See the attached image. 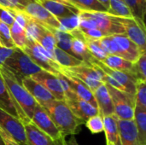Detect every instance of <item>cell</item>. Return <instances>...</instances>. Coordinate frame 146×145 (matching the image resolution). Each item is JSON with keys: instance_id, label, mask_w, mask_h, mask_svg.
<instances>
[{"instance_id": "1", "label": "cell", "mask_w": 146, "mask_h": 145, "mask_svg": "<svg viewBox=\"0 0 146 145\" xmlns=\"http://www.w3.org/2000/svg\"><path fill=\"white\" fill-rule=\"evenodd\" d=\"M0 74L15 103L19 119L23 124L30 122L37 102L7 68L0 67Z\"/></svg>"}, {"instance_id": "2", "label": "cell", "mask_w": 146, "mask_h": 145, "mask_svg": "<svg viewBox=\"0 0 146 145\" xmlns=\"http://www.w3.org/2000/svg\"><path fill=\"white\" fill-rule=\"evenodd\" d=\"M42 107L59 129L63 138L76 134L79 126L85 124L72 113L64 101L55 99Z\"/></svg>"}, {"instance_id": "3", "label": "cell", "mask_w": 146, "mask_h": 145, "mask_svg": "<svg viewBox=\"0 0 146 145\" xmlns=\"http://www.w3.org/2000/svg\"><path fill=\"white\" fill-rule=\"evenodd\" d=\"M79 30L97 29L106 36L115 34H125L122 25L117 21L116 16L108 13L80 11Z\"/></svg>"}, {"instance_id": "4", "label": "cell", "mask_w": 146, "mask_h": 145, "mask_svg": "<svg viewBox=\"0 0 146 145\" xmlns=\"http://www.w3.org/2000/svg\"><path fill=\"white\" fill-rule=\"evenodd\" d=\"M98 40L102 48L108 55L122 57L133 63L135 62L143 53H145L125 34L106 36Z\"/></svg>"}, {"instance_id": "5", "label": "cell", "mask_w": 146, "mask_h": 145, "mask_svg": "<svg viewBox=\"0 0 146 145\" xmlns=\"http://www.w3.org/2000/svg\"><path fill=\"white\" fill-rule=\"evenodd\" d=\"M21 83V80L32 77L42 69L38 67L31 58L21 49L15 47L11 56L5 62L4 65Z\"/></svg>"}, {"instance_id": "6", "label": "cell", "mask_w": 146, "mask_h": 145, "mask_svg": "<svg viewBox=\"0 0 146 145\" xmlns=\"http://www.w3.org/2000/svg\"><path fill=\"white\" fill-rule=\"evenodd\" d=\"M110 95L115 115L121 121H132L134 118L135 96L126 91L117 90L111 85L105 84Z\"/></svg>"}, {"instance_id": "7", "label": "cell", "mask_w": 146, "mask_h": 145, "mask_svg": "<svg viewBox=\"0 0 146 145\" xmlns=\"http://www.w3.org/2000/svg\"><path fill=\"white\" fill-rule=\"evenodd\" d=\"M22 50L42 70L50 72L55 75L61 73L62 68L53 60L52 56L34 40L27 38L26 46Z\"/></svg>"}, {"instance_id": "8", "label": "cell", "mask_w": 146, "mask_h": 145, "mask_svg": "<svg viewBox=\"0 0 146 145\" xmlns=\"http://www.w3.org/2000/svg\"><path fill=\"white\" fill-rule=\"evenodd\" d=\"M72 75L75 76L81 82H83L92 92L103 84V78L104 73L96 64H83L78 67L63 68Z\"/></svg>"}, {"instance_id": "9", "label": "cell", "mask_w": 146, "mask_h": 145, "mask_svg": "<svg viewBox=\"0 0 146 145\" xmlns=\"http://www.w3.org/2000/svg\"><path fill=\"white\" fill-rule=\"evenodd\" d=\"M0 129L9 134L20 145H28L25 127L21 121L0 109Z\"/></svg>"}, {"instance_id": "10", "label": "cell", "mask_w": 146, "mask_h": 145, "mask_svg": "<svg viewBox=\"0 0 146 145\" xmlns=\"http://www.w3.org/2000/svg\"><path fill=\"white\" fill-rule=\"evenodd\" d=\"M30 122H32L37 128L51 138L54 141L62 142V139L65 138L62 137L61 132L56 126L44 108L39 104H37L35 107Z\"/></svg>"}, {"instance_id": "11", "label": "cell", "mask_w": 146, "mask_h": 145, "mask_svg": "<svg viewBox=\"0 0 146 145\" xmlns=\"http://www.w3.org/2000/svg\"><path fill=\"white\" fill-rule=\"evenodd\" d=\"M64 102L67 103L72 113L84 123H86L89 118L98 115L97 108L78 97L72 91L64 94Z\"/></svg>"}, {"instance_id": "12", "label": "cell", "mask_w": 146, "mask_h": 145, "mask_svg": "<svg viewBox=\"0 0 146 145\" xmlns=\"http://www.w3.org/2000/svg\"><path fill=\"white\" fill-rule=\"evenodd\" d=\"M22 11H24L29 17L35 20L48 30L53 28L62 31L61 24L57 19L53 16L46 9H44L38 1L28 3Z\"/></svg>"}, {"instance_id": "13", "label": "cell", "mask_w": 146, "mask_h": 145, "mask_svg": "<svg viewBox=\"0 0 146 145\" xmlns=\"http://www.w3.org/2000/svg\"><path fill=\"white\" fill-rule=\"evenodd\" d=\"M117 21L122 25L125 30V35L133 41L143 52L146 50L145 29L139 25L133 18L116 16Z\"/></svg>"}, {"instance_id": "14", "label": "cell", "mask_w": 146, "mask_h": 145, "mask_svg": "<svg viewBox=\"0 0 146 145\" xmlns=\"http://www.w3.org/2000/svg\"><path fill=\"white\" fill-rule=\"evenodd\" d=\"M92 63H94L98 67H99L105 74H107L108 76H110V78L115 79L121 86L123 91H126L127 93H130V94L135 96L137 81L135 80V79L133 76H131L128 73L121 72V71H116V70L111 69L109 67H107L106 65H104L102 62H100L97 59H94L91 64H92Z\"/></svg>"}, {"instance_id": "15", "label": "cell", "mask_w": 146, "mask_h": 145, "mask_svg": "<svg viewBox=\"0 0 146 145\" xmlns=\"http://www.w3.org/2000/svg\"><path fill=\"white\" fill-rule=\"evenodd\" d=\"M31 78L44 85L53 95L56 100L64 101V92L57 75L44 70H41L40 72L33 75Z\"/></svg>"}, {"instance_id": "16", "label": "cell", "mask_w": 146, "mask_h": 145, "mask_svg": "<svg viewBox=\"0 0 146 145\" xmlns=\"http://www.w3.org/2000/svg\"><path fill=\"white\" fill-rule=\"evenodd\" d=\"M61 73L65 78V79L68 82L71 91L78 97H80V99H82L84 101H86L87 103H91L92 106L97 108V103H96V101H95V98L93 96V92L83 82H81L75 76L72 75L71 73H69L68 72L64 70L62 68Z\"/></svg>"}, {"instance_id": "17", "label": "cell", "mask_w": 146, "mask_h": 145, "mask_svg": "<svg viewBox=\"0 0 146 145\" xmlns=\"http://www.w3.org/2000/svg\"><path fill=\"white\" fill-rule=\"evenodd\" d=\"M21 84L40 106H44L48 103L55 100L53 95L44 85L35 81L31 77L23 79L21 80Z\"/></svg>"}, {"instance_id": "18", "label": "cell", "mask_w": 146, "mask_h": 145, "mask_svg": "<svg viewBox=\"0 0 146 145\" xmlns=\"http://www.w3.org/2000/svg\"><path fill=\"white\" fill-rule=\"evenodd\" d=\"M70 33L73 35L71 44V55L90 65L95 58L92 56L87 49L84 35L79 29H76Z\"/></svg>"}, {"instance_id": "19", "label": "cell", "mask_w": 146, "mask_h": 145, "mask_svg": "<svg viewBox=\"0 0 146 145\" xmlns=\"http://www.w3.org/2000/svg\"><path fill=\"white\" fill-rule=\"evenodd\" d=\"M93 96L97 103L98 114L102 117L110 116L115 115L113 103L109 93V91L104 83L99 85L94 91Z\"/></svg>"}, {"instance_id": "20", "label": "cell", "mask_w": 146, "mask_h": 145, "mask_svg": "<svg viewBox=\"0 0 146 145\" xmlns=\"http://www.w3.org/2000/svg\"><path fill=\"white\" fill-rule=\"evenodd\" d=\"M28 145H62V142L54 141L44 132L37 128L32 122L24 123Z\"/></svg>"}, {"instance_id": "21", "label": "cell", "mask_w": 146, "mask_h": 145, "mask_svg": "<svg viewBox=\"0 0 146 145\" xmlns=\"http://www.w3.org/2000/svg\"><path fill=\"white\" fill-rule=\"evenodd\" d=\"M120 145H139L138 132L133 120L121 121L117 118Z\"/></svg>"}, {"instance_id": "22", "label": "cell", "mask_w": 146, "mask_h": 145, "mask_svg": "<svg viewBox=\"0 0 146 145\" xmlns=\"http://www.w3.org/2000/svg\"><path fill=\"white\" fill-rule=\"evenodd\" d=\"M38 2L56 19L66 17L73 14H79L80 11L74 6L66 5L53 0H38Z\"/></svg>"}, {"instance_id": "23", "label": "cell", "mask_w": 146, "mask_h": 145, "mask_svg": "<svg viewBox=\"0 0 146 145\" xmlns=\"http://www.w3.org/2000/svg\"><path fill=\"white\" fill-rule=\"evenodd\" d=\"M103 122H104V132L105 133L107 143L114 145H120V136H119L117 117L115 115L103 117Z\"/></svg>"}, {"instance_id": "24", "label": "cell", "mask_w": 146, "mask_h": 145, "mask_svg": "<svg viewBox=\"0 0 146 145\" xmlns=\"http://www.w3.org/2000/svg\"><path fill=\"white\" fill-rule=\"evenodd\" d=\"M52 57L53 60L62 68H70L85 64L83 61L64 51L57 46L53 50Z\"/></svg>"}, {"instance_id": "25", "label": "cell", "mask_w": 146, "mask_h": 145, "mask_svg": "<svg viewBox=\"0 0 146 145\" xmlns=\"http://www.w3.org/2000/svg\"><path fill=\"white\" fill-rule=\"evenodd\" d=\"M128 8L134 21L146 29L145 17L146 12V0H123Z\"/></svg>"}, {"instance_id": "26", "label": "cell", "mask_w": 146, "mask_h": 145, "mask_svg": "<svg viewBox=\"0 0 146 145\" xmlns=\"http://www.w3.org/2000/svg\"><path fill=\"white\" fill-rule=\"evenodd\" d=\"M139 145H146V109L135 106L134 118Z\"/></svg>"}, {"instance_id": "27", "label": "cell", "mask_w": 146, "mask_h": 145, "mask_svg": "<svg viewBox=\"0 0 146 145\" xmlns=\"http://www.w3.org/2000/svg\"><path fill=\"white\" fill-rule=\"evenodd\" d=\"M104 65L109 67L111 69L121 71L126 73L132 75V70H133V62L127 61L126 59L114 56V55H108L107 57L102 62Z\"/></svg>"}, {"instance_id": "28", "label": "cell", "mask_w": 146, "mask_h": 145, "mask_svg": "<svg viewBox=\"0 0 146 145\" xmlns=\"http://www.w3.org/2000/svg\"><path fill=\"white\" fill-rule=\"evenodd\" d=\"M0 109L19 119V115L16 111L15 103L9 95V90L1 74H0Z\"/></svg>"}, {"instance_id": "29", "label": "cell", "mask_w": 146, "mask_h": 145, "mask_svg": "<svg viewBox=\"0 0 146 145\" xmlns=\"http://www.w3.org/2000/svg\"><path fill=\"white\" fill-rule=\"evenodd\" d=\"M69 4L80 11L107 13L108 9L98 0H68Z\"/></svg>"}, {"instance_id": "30", "label": "cell", "mask_w": 146, "mask_h": 145, "mask_svg": "<svg viewBox=\"0 0 146 145\" xmlns=\"http://www.w3.org/2000/svg\"><path fill=\"white\" fill-rule=\"evenodd\" d=\"M10 34L12 40L15 45V47L22 50L27 44V34L25 31V27L20 25L17 21H14V23L9 26Z\"/></svg>"}, {"instance_id": "31", "label": "cell", "mask_w": 146, "mask_h": 145, "mask_svg": "<svg viewBox=\"0 0 146 145\" xmlns=\"http://www.w3.org/2000/svg\"><path fill=\"white\" fill-rule=\"evenodd\" d=\"M49 31H50L55 36L56 41V46L63 50L64 51L71 54V44H72L73 35L70 32L57 30V29H53V28L49 29Z\"/></svg>"}, {"instance_id": "32", "label": "cell", "mask_w": 146, "mask_h": 145, "mask_svg": "<svg viewBox=\"0 0 146 145\" xmlns=\"http://www.w3.org/2000/svg\"><path fill=\"white\" fill-rule=\"evenodd\" d=\"M146 53H143L139 58L133 63L132 75L138 82H146Z\"/></svg>"}, {"instance_id": "33", "label": "cell", "mask_w": 146, "mask_h": 145, "mask_svg": "<svg viewBox=\"0 0 146 145\" xmlns=\"http://www.w3.org/2000/svg\"><path fill=\"white\" fill-rule=\"evenodd\" d=\"M107 13L115 16L133 18L123 0H110V9Z\"/></svg>"}, {"instance_id": "34", "label": "cell", "mask_w": 146, "mask_h": 145, "mask_svg": "<svg viewBox=\"0 0 146 145\" xmlns=\"http://www.w3.org/2000/svg\"><path fill=\"white\" fill-rule=\"evenodd\" d=\"M85 41L89 52L95 59L103 62L107 57L108 54L102 48L98 39H91V38H85Z\"/></svg>"}, {"instance_id": "35", "label": "cell", "mask_w": 146, "mask_h": 145, "mask_svg": "<svg viewBox=\"0 0 146 145\" xmlns=\"http://www.w3.org/2000/svg\"><path fill=\"white\" fill-rule=\"evenodd\" d=\"M79 14H73V15H68L66 17L57 19V21L61 24L62 30L68 32H71L78 29L79 26H80V15H79Z\"/></svg>"}, {"instance_id": "36", "label": "cell", "mask_w": 146, "mask_h": 145, "mask_svg": "<svg viewBox=\"0 0 146 145\" xmlns=\"http://www.w3.org/2000/svg\"><path fill=\"white\" fill-rule=\"evenodd\" d=\"M37 43L39 44L51 56H52V53H53L54 49L56 47V41L55 36L48 29H45L44 30V32L40 36V38H38V40L37 41Z\"/></svg>"}, {"instance_id": "37", "label": "cell", "mask_w": 146, "mask_h": 145, "mask_svg": "<svg viewBox=\"0 0 146 145\" xmlns=\"http://www.w3.org/2000/svg\"><path fill=\"white\" fill-rule=\"evenodd\" d=\"M0 45L6 48H11V49L15 48V45L11 38L9 26L5 23L2 22L1 21H0Z\"/></svg>"}, {"instance_id": "38", "label": "cell", "mask_w": 146, "mask_h": 145, "mask_svg": "<svg viewBox=\"0 0 146 145\" xmlns=\"http://www.w3.org/2000/svg\"><path fill=\"white\" fill-rule=\"evenodd\" d=\"M86 126L92 134H98L104 132V122L103 117L98 114L95 116L89 118L86 121Z\"/></svg>"}, {"instance_id": "39", "label": "cell", "mask_w": 146, "mask_h": 145, "mask_svg": "<svg viewBox=\"0 0 146 145\" xmlns=\"http://www.w3.org/2000/svg\"><path fill=\"white\" fill-rule=\"evenodd\" d=\"M135 106L146 109V83L138 82L135 92Z\"/></svg>"}, {"instance_id": "40", "label": "cell", "mask_w": 146, "mask_h": 145, "mask_svg": "<svg viewBox=\"0 0 146 145\" xmlns=\"http://www.w3.org/2000/svg\"><path fill=\"white\" fill-rule=\"evenodd\" d=\"M0 21L2 22L5 23L6 25H8L9 26H10L14 23L15 18L10 14V12L9 11L8 9L3 8L0 6Z\"/></svg>"}, {"instance_id": "41", "label": "cell", "mask_w": 146, "mask_h": 145, "mask_svg": "<svg viewBox=\"0 0 146 145\" xmlns=\"http://www.w3.org/2000/svg\"><path fill=\"white\" fill-rule=\"evenodd\" d=\"M15 49L6 48L0 45V67H3L5 62L11 56Z\"/></svg>"}, {"instance_id": "42", "label": "cell", "mask_w": 146, "mask_h": 145, "mask_svg": "<svg viewBox=\"0 0 146 145\" xmlns=\"http://www.w3.org/2000/svg\"><path fill=\"white\" fill-rule=\"evenodd\" d=\"M0 137H1L4 145H20L19 144H17L9 134H7L2 129H0Z\"/></svg>"}, {"instance_id": "43", "label": "cell", "mask_w": 146, "mask_h": 145, "mask_svg": "<svg viewBox=\"0 0 146 145\" xmlns=\"http://www.w3.org/2000/svg\"><path fill=\"white\" fill-rule=\"evenodd\" d=\"M62 145H80L78 144V142L76 141L74 137H71L68 140H66L65 138L62 139Z\"/></svg>"}, {"instance_id": "44", "label": "cell", "mask_w": 146, "mask_h": 145, "mask_svg": "<svg viewBox=\"0 0 146 145\" xmlns=\"http://www.w3.org/2000/svg\"><path fill=\"white\" fill-rule=\"evenodd\" d=\"M99 3H101L108 10L110 9V0H98Z\"/></svg>"}, {"instance_id": "45", "label": "cell", "mask_w": 146, "mask_h": 145, "mask_svg": "<svg viewBox=\"0 0 146 145\" xmlns=\"http://www.w3.org/2000/svg\"><path fill=\"white\" fill-rule=\"evenodd\" d=\"M53 1H56L58 3H63V4H66V5H69V6H72L69 4L68 1V0H53Z\"/></svg>"}, {"instance_id": "46", "label": "cell", "mask_w": 146, "mask_h": 145, "mask_svg": "<svg viewBox=\"0 0 146 145\" xmlns=\"http://www.w3.org/2000/svg\"><path fill=\"white\" fill-rule=\"evenodd\" d=\"M0 145H4L3 144V140H2V138H1V137H0Z\"/></svg>"}, {"instance_id": "47", "label": "cell", "mask_w": 146, "mask_h": 145, "mask_svg": "<svg viewBox=\"0 0 146 145\" xmlns=\"http://www.w3.org/2000/svg\"><path fill=\"white\" fill-rule=\"evenodd\" d=\"M107 145H114V144H110V143H107Z\"/></svg>"}]
</instances>
